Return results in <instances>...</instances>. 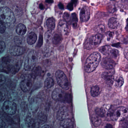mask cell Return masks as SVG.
I'll return each mask as SVG.
<instances>
[{"mask_svg":"<svg viewBox=\"0 0 128 128\" xmlns=\"http://www.w3.org/2000/svg\"><path fill=\"white\" fill-rule=\"evenodd\" d=\"M69 112L65 107L61 108L57 113V118L58 120L62 121L65 119L68 118Z\"/></svg>","mask_w":128,"mask_h":128,"instance_id":"obj_15","label":"cell"},{"mask_svg":"<svg viewBox=\"0 0 128 128\" xmlns=\"http://www.w3.org/2000/svg\"><path fill=\"white\" fill-rule=\"evenodd\" d=\"M124 55L128 61V47H126L124 51Z\"/></svg>","mask_w":128,"mask_h":128,"instance_id":"obj_43","label":"cell"},{"mask_svg":"<svg viewBox=\"0 0 128 128\" xmlns=\"http://www.w3.org/2000/svg\"><path fill=\"white\" fill-rule=\"evenodd\" d=\"M109 55L112 59H117L119 56L118 51L116 49H112Z\"/></svg>","mask_w":128,"mask_h":128,"instance_id":"obj_31","label":"cell"},{"mask_svg":"<svg viewBox=\"0 0 128 128\" xmlns=\"http://www.w3.org/2000/svg\"><path fill=\"white\" fill-rule=\"evenodd\" d=\"M60 125L62 127L70 128L73 125L72 121L69 118H66L61 121Z\"/></svg>","mask_w":128,"mask_h":128,"instance_id":"obj_20","label":"cell"},{"mask_svg":"<svg viewBox=\"0 0 128 128\" xmlns=\"http://www.w3.org/2000/svg\"><path fill=\"white\" fill-rule=\"evenodd\" d=\"M72 17H73V25L74 26H76L77 24L78 19L76 16L75 14H72Z\"/></svg>","mask_w":128,"mask_h":128,"instance_id":"obj_36","label":"cell"},{"mask_svg":"<svg viewBox=\"0 0 128 128\" xmlns=\"http://www.w3.org/2000/svg\"><path fill=\"white\" fill-rule=\"evenodd\" d=\"M124 42H125V43H128V37L127 38H126V39H124Z\"/></svg>","mask_w":128,"mask_h":128,"instance_id":"obj_50","label":"cell"},{"mask_svg":"<svg viewBox=\"0 0 128 128\" xmlns=\"http://www.w3.org/2000/svg\"><path fill=\"white\" fill-rule=\"evenodd\" d=\"M25 123L26 125L29 128H34L35 126L34 119L30 116H28L26 119Z\"/></svg>","mask_w":128,"mask_h":128,"instance_id":"obj_23","label":"cell"},{"mask_svg":"<svg viewBox=\"0 0 128 128\" xmlns=\"http://www.w3.org/2000/svg\"><path fill=\"white\" fill-rule=\"evenodd\" d=\"M6 81V79L4 76L0 75V87L3 85Z\"/></svg>","mask_w":128,"mask_h":128,"instance_id":"obj_38","label":"cell"},{"mask_svg":"<svg viewBox=\"0 0 128 128\" xmlns=\"http://www.w3.org/2000/svg\"><path fill=\"white\" fill-rule=\"evenodd\" d=\"M124 79L120 76L117 77L115 80V86L117 87H121L124 84Z\"/></svg>","mask_w":128,"mask_h":128,"instance_id":"obj_27","label":"cell"},{"mask_svg":"<svg viewBox=\"0 0 128 128\" xmlns=\"http://www.w3.org/2000/svg\"><path fill=\"white\" fill-rule=\"evenodd\" d=\"M101 56L98 52L92 53L86 59L85 63L84 69L86 73H90L94 71L100 61Z\"/></svg>","mask_w":128,"mask_h":128,"instance_id":"obj_1","label":"cell"},{"mask_svg":"<svg viewBox=\"0 0 128 128\" xmlns=\"http://www.w3.org/2000/svg\"><path fill=\"white\" fill-rule=\"evenodd\" d=\"M46 26L49 30L53 31L55 27V20L52 17L49 18L46 21Z\"/></svg>","mask_w":128,"mask_h":128,"instance_id":"obj_21","label":"cell"},{"mask_svg":"<svg viewBox=\"0 0 128 128\" xmlns=\"http://www.w3.org/2000/svg\"><path fill=\"white\" fill-rule=\"evenodd\" d=\"M38 121L40 124H44L47 121V116L44 113H40L38 115Z\"/></svg>","mask_w":128,"mask_h":128,"instance_id":"obj_30","label":"cell"},{"mask_svg":"<svg viewBox=\"0 0 128 128\" xmlns=\"http://www.w3.org/2000/svg\"><path fill=\"white\" fill-rule=\"evenodd\" d=\"M52 97L54 100L57 101H64L70 102V95L66 94L64 91L59 88L55 89L52 93Z\"/></svg>","mask_w":128,"mask_h":128,"instance_id":"obj_5","label":"cell"},{"mask_svg":"<svg viewBox=\"0 0 128 128\" xmlns=\"http://www.w3.org/2000/svg\"><path fill=\"white\" fill-rule=\"evenodd\" d=\"M5 48V44L4 42L0 41V53H2Z\"/></svg>","mask_w":128,"mask_h":128,"instance_id":"obj_37","label":"cell"},{"mask_svg":"<svg viewBox=\"0 0 128 128\" xmlns=\"http://www.w3.org/2000/svg\"><path fill=\"white\" fill-rule=\"evenodd\" d=\"M52 31L50 30H48L47 31L45 35V41L47 43H50L52 40Z\"/></svg>","mask_w":128,"mask_h":128,"instance_id":"obj_28","label":"cell"},{"mask_svg":"<svg viewBox=\"0 0 128 128\" xmlns=\"http://www.w3.org/2000/svg\"><path fill=\"white\" fill-rule=\"evenodd\" d=\"M120 125L122 128H128V117L120 121Z\"/></svg>","mask_w":128,"mask_h":128,"instance_id":"obj_32","label":"cell"},{"mask_svg":"<svg viewBox=\"0 0 128 128\" xmlns=\"http://www.w3.org/2000/svg\"><path fill=\"white\" fill-rule=\"evenodd\" d=\"M15 17L12 11L7 7H3L0 8V23L6 26L13 24L15 22Z\"/></svg>","mask_w":128,"mask_h":128,"instance_id":"obj_2","label":"cell"},{"mask_svg":"<svg viewBox=\"0 0 128 128\" xmlns=\"http://www.w3.org/2000/svg\"><path fill=\"white\" fill-rule=\"evenodd\" d=\"M102 38L103 36L100 34L91 36L85 42V48L87 49H92L94 46L99 44L101 42Z\"/></svg>","mask_w":128,"mask_h":128,"instance_id":"obj_7","label":"cell"},{"mask_svg":"<svg viewBox=\"0 0 128 128\" xmlns=\"http://www.w3.org/2000/svg\"><path fill=\"white\" fill-rule=\"evenodd\" d=\"M112 49L110 46H104L100 47L99 50L100 52L104 55H109Z\"/></svg>","mask_w":128,"mask_h":128,"instance_id":"obj_25","label":"cell"},{"mask_svg":"<svg viewBox=\"0 0 128 128\" xmlns=\"http://www.w3.org/2000/svg\"><path fill=\"white\" fill-rule=\"evenodd\" d=\"M62 128H65L62 127Z\"/></svg>","mask_w":128,"mask_h":128,"instance_id":"obj_51","label":"cell"},{"mask_svg":"<svg viewBox=\"0 0 128 128\" xmlns=\"http://www.w3.org/2000/svg\"><path fill=\"white\" fill-rule=\"evenodd\" d=\"M90 16V12L88 8L84 6L80 10V18L82 22H86L88 20Z\"/></svg>","mask_w":128,"mask_h":128,"instance_id":"obj_13","label":"cell"},{"mask_svg":"<svg viewBox=\"0 0 128 128\" xmlns=\"http://www.w3.org/2000/svg\"><path fill=\"white\" fill-rule=\"evenodd\" d=\"M26 27L23 24H19L16 26V31L19 35H24L26 33Z\"/></svg>","mask_w":128,"mask_h":128,"instance_id":"obj_19","label":"cell"},{"mask_svg":"<svg viewBox=\"0 0 128 128\" xmlns=\"http://www.w3.org/2000/svg\"><path fill=\"white\" fill-rule=\"evenodd\" d=\"M62 40V37L61 35L58 33H56L52 37V41L54 46H57L61 43Z\"/></svg>","mask_w":128,"mask_h":128,"instance_id":"obj_16","label":"cell"},{"mask_svg":"<svg viewBox=\"0 0 128 128\" xmlns=\"http://www.w3.org/2000/svg\"><path fill=\"white\" fill-rule=\"evenodd\" d=\"M64 20L68 24L70 25L71 23V19L70 16L68 13L66 12L64 13Z\"/></svg>","mask_w":128,"mask_h":128,"instance_id":"obj_33","label":"cell"},{"mask_svg":"<svg viewBox=\"0 0 128 128\" xmlns=\"http://www.w3.org/2000/svg\"></svg>","mask_w":128,"mask_h":128,"instance_id":"obj_52","label":"cell"},{"mask_svg":"<svg viewBox=\"0 0 128 128\" xmlns=\"http://www.w3.org/2000/svg\"><path fill=\"white\" fill-rule=\"evenodd\" d=\"M25 51V48L23 47L14 46L11 48L10 53L12 55L17 56L22 55L24 53Z\"/></svg>","mask_w":128,"mask_h":128,"instance_id":"obj_14","label":"cell"},{"mask_svg":"<svg viewBox=\"0 0 128 128\" xmlns=\"http://www.w3.org/2000/svg\"><path fill=\"white\" fill-rule=\"evenodd\" d=\"M68 10H72L73 9V5L71 4V3H70L69 4H68Z\"/></svg>","mask_w":128,"mask_h":128,"instance_id":"obj_44","label":"cell"},{"mask_svg":"<svg viewBox=\"0 0 128 128\" xmlns=\"http://www.w3.org/2000/svg\"><path fill=\"white\" fill-rule=\"evenodd\" d=\"M115 71L114 69L108 70V71L102 73V78L105 80L106 83L109 86H111L114 82V74Z\"/></svg>","mask_w":128,"mask_h":128,"instance_id":"obj_9","label":"cell"},{"mask_svg":"<svg viewBox=\"0 0 128 128\" xmlns=\"http://www.w3.org/2000/svg\"><path fill=\"white\" fill-rule=\"evenodd\" d=\"M6 26L3 23H0V33L3 34L4 33L6 29Z\"/></svg>","mask_w":128,"mask_h":128,"instance_id":"obj_35","label":"cell"},{"mask_svg":"<svg viewBox=\"0 0 128 128\" xmlns=\"http://www.w3.org/2000/svg\"><path fill=\"white\" fill-rule=\"evenodd\" d=\"M38 55L36 51L32 50L29 52L26 57L24 62V67L27 71L33 70L37 62Z\"/></svg>","mask_w":128,"mask_h":128,"instance_id":"obj_3","label":"cell"},{"mask_svg":"<svg viewBox=\"0 0 128 128\" xmlns=\"http://www.w3.org/2000/svg\"><path fill=\"white\" fill-rule=\"evenodd\" d=\"M42 128H51V127L49 125H44Z\"/></svg>","mask_w":128,"mask_h":128,"instance_id":"obj_47","label":"cell"},{"mask_svg":"<svg viewBox=\"0 0 128 128\" xmlns=\"http://www.w3.org/2000/svg\"><path fill=\"white\" fill-rule=\"evenodd\" d=\"M100 93V88L98 86H94L91 88V94L92 97H97L99 95Z\"/></svg>","mask_w":128,"mask_h":128,"instance_id":"obj_26","label":"cell"},{"mask_svg":"<svg viewBox=\"0 0 128 128\" xmlns=\"http://www.w3.org/2000/svg\"><path fill=\"white\" fill-rule=\"evenodd\" d=\"M96 115L99 117H104L107 113L106 110L104 107H97L95 109Z\"/></svg>","mask_w":128,"mask_h":128,"instance_id":"obj_22","label":"cell"},{"mask_svg":"<svg viewBox=\"0 0 128 128\" xmlns=\"http://www.w3.org/2000/svg\"><path fill=\"white\" fill-rule=\"evenodd\" d=\"M119 22L116 18L112 17L108 21V25L109 27L112 29H116L118 26Z\"/></svg>","mask_w":128,"mask_h":128,"instance_id":"obj_18","label":"cell"},{"mask_svg":"<svg viewBox=\"0 0 128 128\" xmlns=\"http://www.w3.org/2000/svg\"><path fill=\"white\" fill-rule=\"evenodd\" d=\"M15 39V42L18 44H20L22 42V40L21 38L19 37H16L14 38Z\"/></svg>","mask_w":128,"mask_h":128,"instance_id":"obj_42","label":"cell"},{"mask_svg":"<svg viewBox=\"0 0 128 128\" xmlns=\"http://www.w3.org/2000/svg\"><path fill=\"white\" fill-rule=\"evenodd\" d=\"M16 103L12 101H5L2 106L3 111L8 115H13L16 111Z\"/></svg>","mask_w":128,"mask_h":128,"instance_id":"obj_8","label":"cell"},{"mask_svg":"<svg viewBox=\"0 0 128 128\" xmlns=\"http://www.w3.org/2000/svg\"><path fill=\"white\" fill-rule=\"evenodd\" d=\"M101 65L104 68L107 70L113 69L116 65V63L110 58H104L102 61Z\"/></svg>","mask_w":128,"mask_h":128,"instance_id":"obj_11","label":"cell"},{"mask_svg":"<svg viewBox=\"0 0 128 128\" xmlns=\"http://www.w3.org/2000/svg\"><path fill=\"white\" fill-rule=\"evenodd\" d=\"M60 33L64 36H67L69 33V28L68 23L64 20L60 21L58 26Z\"/></svg>","mask_w":128,"mask_h":128,"instance_id":"obj_12","label":"cell"},{"mask_svg":"<svg viewBox=\"0 0 128 128\" xmlns=\"http://www.w3.org/2000/svg\"><path fill=\"white\" fill-rule=\"evenodd\" d=\"M34 73L36 74H37L38 73H40V72H42V69L40 67H37L35 68H34Z\"/></svg>","mask_w":128,"mask_h":128,"instance_id":"obj_39","label":"cell"},{"mask_svg":"<svg viewBox=\"0 0 128 128\" xmlns=\"http://www.w3.org/2000/svg\"><path fill=\"white\" fill-rule=\"evenodd\" d=\"M2 97H3V96H2V93L0 92V101L2 100Z\"/></svg>","mask_w":128,"mask_h":128,"instance_id":"obj_49","label":"cell"},{"mask_svg":"<svg viewBox=\"0 0 128 128\" xmlns=\"http://www.w3.org/2000/svg\"><path fill=\"white\" fill-rule=\"evenodd\" d=\"M111 116L114 120L117 121H121L128 117V109L124 107H120L114 111Z\"/></svg>","mask_w":128,"mask_h":128,"instance_id":"obj_6","label":"cell"},{"mask_svg":"<svg viewBox=\"0 0 128 128\" xmlns=\"http://www.w3.org/2000/svg\"><path fill=\"white\" fill-rule=\"evenodd\" d=\"M6 126L5 122L0 118V128H5Z\"/></svg>","mask_w":128,"mask_h":128,"instance_id":"obj_41","label":"cell"},{"mask_svg":"<svg viewBox=\"0 0 128 128\" xmlns=\"http://www.w3.org/2000/svg\"><path fill=\"white\" fill-rule=\"evenodd\" d=\"M105 128H113L112 125L110 124H107L105 126Z\"/></svg>","mask_w":128,"mask_h":128,"instance_id":"obj_45","label":"cell"},{"mask_svg":"<svg viewBox=\"0 0 128 128\" xmlns=\"http://www.w3.org/2000/svg\"><path fill=\"white\" fill-rule=\"evenodd\" d=\"M108 40L110 41L114 37V33L112 32H108L107 34Z\"/></svg>","mask_w":128,"mask_h":128,"instance_id":"obj_40","label":"cell"},{"mask_svg":"<svg viewBox=\"0 0 128 128\" xmlns=\"http://www.w3.org/2000/svg\"><path fill=\"white\" fill-rule=\"evenodd\" d=\"M54 85V81L53 79L51 77L47 78L45 80V87L47 88H50Z\"/></svg>","mask_w":128,"mask_h":128,"instance_id":"obj_29","label":"cell"},{"mask_svg":"<svg viewBox=\"0 0 128 128\" xmlns=\"http://www.w3.org/2000/svg\"><path fill=\"white\" fill-rule=\"evenodd\" d=\"M57 82L59 85L65 90H68L70 87V83L66 76L62 71L58 70L56 73Z\"/></svg>","mask_w":128,"mask_h":128,"instance_id":"obj_4","label":"cell"},{"mask_svg":"<svg viewBox=\"0 0 128 128\" xmlns=\"http://www.w3.org/2000/svg\"><path fill=\"white\" fill-rule=\"evenodd\" d=\"M105 30V27L103 25H99L97 27L96 31L98 33H100L104 32Z\"/></svg>","mask_w":128,"mask_h":128,"instance_id":"obj_34","label":"cell"},{"mask_svg":"<svg viewBox=\"0 0 128 128\" xmlns=\"http://www.w3.org/2000/svg\"><path fill=\"white\" fill-rule=\"evenodd\" d=\"M37 40V36L34 32L29 33L27 37V42L30 45H32L36 42Z\"/></svg>","mask_w":128,"mask_h":128,"instance_id":"obj_17","label":"cell"},{"mask_svg":"<svg viewBox=\"0 0 128 128\" xmlns=\"http://www.w3.org/2000/svg\"><path fill=\"white\" fill-rule=\"evenodd\" d=\"M92 121L93 125L96 127H98L100 125L102 122L99 116L97 115H94L92 116Z\"/></svg>","mask_w":128,"mask_h":128,"instance_id":"obj_24","label":"cell"},{"mask_svg":"<svg viewBox=\"0 0 128 128\" xmlns=\"http://www.w3.org/2000/svg\"><path fill=\"white\" fill-rule=\"evenodd\" d=\"M59 7H60V9H63L64 8V6H63V5H62V4H59Z\"/></svg>","mask_w":128,"mask_h":128,"instance_id":"obj_48","label":"cell"},{"mask_svg":"<svg viewBox=\"0 0 128 128\" xmlns=\"http://www.w3.org/2000/svg\"><path fill=\"white\" fill-rule=\"evenodd\" d=\"M33 76L28 75L20 83L21 89L24 92H27L30 90L32 86Z\"/></svg>","mask_w":128,"mask_h":128,"instance_id":"obj_10","label":"cell"},{"mask_svg":"<svg viewBox=\"0 0 128 128\" xmlns=\"http://www.w3.org/2000/svg\"><path fill=\"white\" fill-rule=\"evenodd\" d=\"M126 29L128 31V18L126 20Z\"/></svg>","mask_w":128,"mask_h":128,"instance_id":"obj_46","label":"cell"}]
</instances>
